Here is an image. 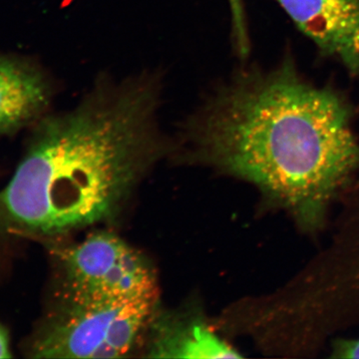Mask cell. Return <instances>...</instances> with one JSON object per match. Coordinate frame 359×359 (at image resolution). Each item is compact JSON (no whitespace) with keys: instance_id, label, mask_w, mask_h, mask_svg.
<instances>
[{"instance_id":"8fae6325","label":"cell","mask_w":359,"mask_h":359,"mask_svg":"<svg viewBox=\"0 0 359 359\" xmlns=\"http://www.w3.org/2000/svg\"><path fill=\"white\" fill-rule=\"evenodd\" d=\"M11 358V348H9V339L6 330L0 327V358Z\"/></svg>"},{"instance_id":"7a4b0ae2","label":"cell","mask_w":359,"mask_h":359,"mask_svg":"<svg viewBox=\"0 0 359 359\" xmlns=\"http://www.w3.org/2000/svg\"><path fill=\"white\" fill-rule=\"evenodd\" d=\"M158 75L100 80L72 110L42 116L0 219L55 236L112 218L161 152Z\"/></svg>"},{"instance_id":"9c48e42d","label":"cell","mask_w":359,"mask_h":359,"mask_svg":"<svg viewBox=\"0 0 359 359\" xmlns=\"http://www.w3.org/2000/svg\"><path fill=\"white\" fill-rule=\"evenodd\" d=\"M228 2L231 9L233 41L240 56L245 57L250 52V41L244 0H228Z\"/></svg>"},{"instance_id":"277c9868","label":"cell","mask_w":359,"mask_h":359,"mask_svg":"<svg viewBox=\"0 0 359 359\" xmlns=\"http://www.w3.org/2000/svg\"><path fill=\"white\" fill-rule=\"evenodd\" d=\"M65 297L84 301L157 299V276L139 250L107 231L91 233L61 255Z\"/></svg>"},{"instance_id":"3957f363","label":"cell","mask_w":359,"mask_h":359,"mask_svg":"<svg viewBox=\"0 0 359 359\" xmlns=\"http://www.w3.org/2000/svg\"><path fill=\"white\" fill-rule=\"evenodd\" d=\"M65 299L35 337L32 358H126L147 335L157 302Z\"/></svg>"},{"instance_id":"6da1fadb","label":"cell","mask_w":359,"mask_h":359,"mask_svg":"<svg viewBox=\"0 0 359 359\" xmlns=\"http://www.w3.org/2000/svg\"><path fill=\"white\" fill-rule=\"evenodd\" d=\"M355 109L340 90L318 85L285 57L240 71L190 120L198 152L256 185L306 230L359 169Z\"/></svg>"},{"instance_id":"52a82bcc","label":"cell","mask_w":359,"mask_h":359,"mask_svg":"<svg viewBox=\"0 0 359 359\" xmlns=\"http://www.w3.org/2000/svg\"><path fill=\"white\" fill-rule=\"evenodd\" d=\"M51 85L39 66L0 55V134L39 121L48 107Z\"/></svg>"},{"instance_id":"5b68a950","label":"cell","mask_w":359,"mask_h":359,"mask_svg":"<svg viewBox=\"0 0 359 359\" xmlns=\"http://www.w3.org/2000/svg\"><path fill=\"white\" fill-rule=\"evenodd\" d=\"M323 55L359 77V0H276Z\"/></svg>"},{"instance_id":"30bf717a","label":"cell","mask_w":359,"mask_h":359,"mask_svg":"<svg viewBox=\"0 0 359 359\" xmlns=\"http://www.w3.org/2000/svg\"><path fill=\"white\" fill-rule=\"evenodd\" d=\"M332 358H359V339H341L334 344Z\"/></svg>"},{"instance_id":"ba28073f","label":"cell","mask_w":359,"mask_h":359,"mask_svg":"<svg viewBox=\"0 0 359 359\" xmlns=\"http://www.w3.org/2000/svg\"><path fill=\"white\" fill-rule=\"evenodd\" d=\"M346 226L349 259L359 278V176L351 182L346 190Z\"/></svg>"},{"instance_id":"8992f818","label":"cell","mask_w":359,"mask_h":359,"mask_svg":"<svg viewBox=\"0 0 359 359\" xmlns=\"http://www.w3.org/2000/svg\"><path fill=\"white\" fill-rule=\"evenodd\" d=\"M148 358L216 359L242 358L200 316L154 314L149 327Z\"/></svg>"}]
</instances>
